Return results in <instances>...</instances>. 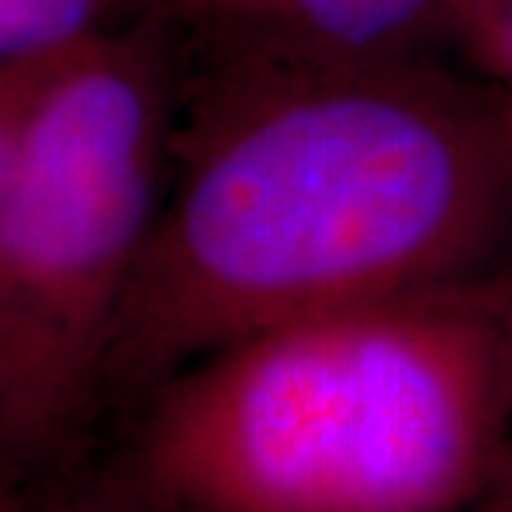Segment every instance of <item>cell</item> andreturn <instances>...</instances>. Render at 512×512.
<instances>
[{"label": "cell", "mask_w": 512, "mask_h": 512, "mask_svg": "<svg viewBox=\"0 0 512 512\" xmlns=\"http://www.w3.org/2000/svg\"><path fill=\"white\" fill-rule=\"evenodd\" d=\"M180 57L170 183L104 413L247 336L512 263L509 100L466 67Z\"/></svg>", "instance_id": "cell-1"}, {"label": "cell", "mask_w": 512, "mask_h": 512, "mask_svg": "<svg viewBox=\"0 0 512 512\" xmlns=\"http://www.w3.org/2000/svg\"><path fill=\"white\" fill-rule=\"evenodd\" d=\"M512 439V263L213 350L130 409L140 512H469Z\"/></svg>", "instance_id": "cell-2"}, {"label": "cell", "mask_w": 512, "mask_h": 512, "mask_svg": "<svg viewBox=\"0 0 512 512\" xmlns=\"http://www.w3.org/2000/svg\"><path fill=\"white\" fill-rule=\"evenodd\" d=\"M180 74V37L157 24L0 70L7 489L64 463L104 416L107 350L167 197Z\"/></svg>", "instance_id": "cell-3"}, {"label": "cell", "mask_w": 512, "mask_h": 512, "mask_svg": "<svg viewBox=\"0 0 512 512\" xmlns=\"http://www.w3.org/2000/svg\"><path fill=\"white\" fill-rule=\"evenodd\" d=\"M466 0H250L240 14L183 37L187 54L283 60L439 57Z\"/></svg>", "instance_id": "cell-4"}, {"label": "cell", "mask_w": 512, "mask_h": 512, "mask_svg": "<svg viewBox=\"0 0 512 512\" xmlns=\"http://www.w3.org/2000/svg\"><path fill=\"white\" fill-rule=\"evenodd\" d=\"M137 0H0V70L67 54L133 24Z\"/></svg>", "instance_id": "cell-5"}, {"label": "cell", "mask_w": 512, "mask_h": 512, "mask_svg": "<svg viewBox=\"0 0 512 512\" xmlns=\"http://www.w3.org/2000/svg\"><path fill=\"white\" fill-rule=\"evenodd\" d=\"M449 50L512 100V0H466Z\"/></svg>", "instance_id": "cell-6"}, {"label": "cell", "mask_w": 512, "mask_h": 512, "mask_svg": "<svg viewBox=\"0 0 512 512\" xmlns=\"http://www.w3.org/2000/svg\"><path fill=\"white\" fill-rule=\"evenodd\" d=\"M247 4L250 0H137L133 24H157L183 40L223 24Z\"/></svg>", "instance_id": "cell-7"}, {"label": "cell", "mask_w": 512, "mask_h": 512, "mask_svg": "<svg viewBox=\"0 0 512 512\" xmlns=\"http://www.w3.org/2000/svg\"><path fill=\"white\" fill-rule=\"evenodd\" d=\"M469 512H512V439H509L503 459H499V469L486 489V496Z\"/></svg>", "instance_id": "cell-8"}, {"label": "cell", "mask_w": 512, "mask_h": 512, "mask_svg": "<svg viewBox=\"0 0 512 512\" xmlns=\"http://www.w3.org/2000/svg\"><path fill=\"white\" fill-rule=\"evenodd\" d=\"M7 512H140L127 499H110L104 506H94V499H54V503H7Z\"/></svg>", "instance_id": "cell-9"}, {"label": "cell", "mask_w": 512, "mask_h": 512, "mask_svg": "<svg viewBox=\"0 0 512 512\" xmlns=\"http://www.w3.org/2000/svg\"><path fill=\"white\" fill-rule=\"evenodd\" d=\"M509 100V97H506ZM509 124H512V100H509Z\"/></svg>", "instance_id": "cell-10"}]
</instances>
